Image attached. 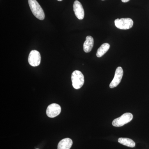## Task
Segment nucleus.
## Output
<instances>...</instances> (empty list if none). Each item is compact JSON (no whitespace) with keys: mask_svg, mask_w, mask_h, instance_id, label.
I'll list each match as a JSON object with an SVG mask.
<instances>
[{"mask_svg":"<svg viewBox=\"0 0 149 149\" xmlns=\"http://www.w3.org/2000/svg\"><path fill=\"white\" fill-rule=\"evenodd\" d=\"M28 3L34 16L40 20L45 19V13L38 2L36 0H28Z\"/></svg>","mask_w":149,"mask_h":149,"instance_id":"1","label":"nucleus"},{"mask_svg":"<svg viewBox=\"0 0 149 149\" xmlns=\"http://www.w3.org/2000/svg\"><path fill=\"white\" fill-rule=\"evenodd\" d=\"M72 85L76 90L80 89L84 85L85 79L83 73L79 70H75L71 75Z\"/></svg>","mask_w":149,"mask_h":149,"instance_id":"2","label":"nucleus"},{"mask_svg":"<svg viewBox=\"0 0 149 149\" xmlns=\"http://www.w3.org/2000/svg\"><path fill=\"white\" fill-rule=\"evenodd\" d=\"M133 118V115L130 113H126L120 117L114 119L112 121V125L115 127H120L130 122Z\"/></svg>","mask_w":149,"mask_h":149,"instance_id":"3","label":"nucleus"},{"mask_svg":"<svg viewBox=\"0 0 149 149\" xmlns=\"http://www.w3.org/2000/svg\"><path fill=\"white\" fill-rule=\"evenodd\" d=\"M115 25L118 28L121 29H128L132 28L133 22L130 18L117 19L114 21Z\"/></svg>","mask_w":149,"mask_h":149,"instance_id":"4","label":"nucleus"},{"mask_svg":"<svg viewBox=\"0 0 149 149\" xmlns=\"http://www.w3.org/2000/svg\"><path fill=\"white\" fill-rule=\"evenodd\" d=\"M28 62L31 66L36 67L40 65L41 63V55L38 51L34 50L31 51L28 57Z\"/></svg>","mask_w":149,"mask_h":149,"instance_id":"5","label":"nucleus"},{"mask_svg":"<svg viewBox=\"0 0 149 149\" xmlns=\"http://www.w3.org/2000/svg\"><path fill=\"white\" fill-rule=\"evenodd\" d=\"M61 109L58 104L53 103L49 105L47 108V116L50 118H54L58 116L61 112Z\"/></svg>","mask_w":149,"mask_h":149,"instance_id":"6","label":"nucleus"},{"mask_svg":"<svg viewBox=\"0 0 149 149\" xmlns=\"http://www.w3.org/2000/svg\"><path fill=\"white\" fill-rule=\"evenodd\" d=\"M123 71L121 67H118L116 70L114 78L109 85L111 88H113L117 87L120 83L123 76Z\"/></svg>","mask_w":149,"mask_h":149,"instance_id":"7","label":"nucleus"},{"mask_svg":"<svg viewBox=\"0 0 149 149\" xmlns=\"http://www.w3.org/2000/svg\"><path fill=\"white\" fill-rule=\"evenodd\" d=\"M73 8L76 17L79 19H83L85 15V12L81 3L79 1H75L73 4Z\"/></svg>","mask_w":149,"mask_h":149,"instance_id":"8","label":"nucleus"},{"mask_svg":"<svg viewBox=\"0 0 149 149\" xmlns=\"http://www.w3.org/2000/svg\"><path fill=\"white\" fill-rule=\"evenodd\" d=\"M94 46V39L91 36L86 37V40L83 45V50L85 53H89L91 52Z\"/></svg>","mask_w":149,"mask_h":149,"instance_id":"9","label":"nucleus"},{"mask_svg":"<svg viewBox=\"0 0 149 149\" xmlns=\"http://www.w3.org/2000/svg\"><path fill=\"white\" fill-rule=\"evenodd\" d=\"M72 145V140L69 138H65L59 142L58 149H70Z\"/></svg>","mask_w":149,"mask_h":149,"instance_id":"10","label":"nucleus"},{"mask_svg":"<svg viewBox=\"0 0 149 149\" xmlns=\"http://www.w3.org/2000/svg\"><path fill=\"white\" fill-rule=\"evenodd\" d=\"M110 45L108 43H104L100 46L97 51L96 56L97 57H101L104 54L106 53L110 48Z\"/></svg>","mask_w":149,"mask_h":149,"instance_id":"11","label":"nucleus"},{"mask_svg":"<svg viewBox=\"0 0 149 149\" xmlns=\"http://www.w3.org/2000/svg\"><path fill=\"white\" fill-rule=\"evenodd\" d=\"M118 142L120 144L130 148H134L136 146V143L132 139L128 138H119L118 139Z\"/></svg>","mask_w":149,"mask_h":149,"instance_id":"12","label":"nucleus"},{"mask_svg":"<svg viewBox=\"0 0 149 149\" xmlns=\"http://www.w3.org/2000/svg\"><path fill=\"white\" fill-rule=\"evenodd\" d=\"M130 0H121V1L123 3L128 2Z\"/></svg>","mask_w":149,"mask_h":149,"instance_id":"13","label":"nucleus"},{"mask_svg":"<svg viewBox=\"0 0 149 149\" xmlns=\"http://www.w3.org/2000/svg\"><path fill=\"white\" fill-rule=\"evenodd\" d=\"M57 1H63V0H57Z\"/></svg>","mask_w":149,"mask_h":149,"instance_id":"14","label":"nucleus"},{"mask_svg":"<svg viewBox=\"0 0 149 149\" xmlns=\"http://www.w3.org/2000/svg\"></svg>","mask_w":149,"mask_h":149,"instance_id":"15","label":"nucleus"},{"mask_svg":"<svg viewBox=\"0 0 149 149\" xmlns=\"http://www.w3.org/2000/svg\"><path fill=\"white\" fill-rule=\"evenodd\" d=\"M102 1H104V0H102Z\"/></svg>","mask_w":149,"mask_h":149,"instance_id":"16","label":"nucleus"}]
</instances>
